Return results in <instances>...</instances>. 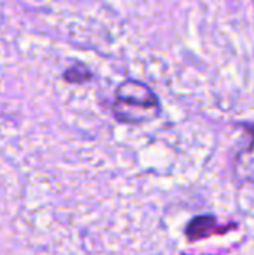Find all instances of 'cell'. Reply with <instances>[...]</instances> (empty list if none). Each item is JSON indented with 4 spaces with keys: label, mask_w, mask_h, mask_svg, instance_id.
Masks as SVG:
<instances>
[{
    "label": "cell",
    "mask_w": 254,
    "mask_h": 255,
    "mask_svg": "<svg viewBox=\"0 0 254 255\" xmlns=\"http://www.w3.org/2000/svg\"><path fill=\"white\" fill-rule=\"evenodd\" d=\"M63 78L68 84H87L92 80V71L85 64H75L64 71Z\"/></svg>",
    "instance_id": "obj_4"
},
{
    "label": "cell",
    "mask_w": 254,
    "mask_h": 255,
    "mask_svg": "<svg viewBox=\"0 0 254 255\" xmlns=\"http://www.w3.org/2000/svg\"><path fill=\"white\" fill-rule=\"evenodd\" d=\"M235 229V224H230L228 228H221L218 224L216 217L214 215H195L190 221L187 222V228H185V236H187L188 242H202V240L209 238L214 235H223V233Z\"/></svg>",
    "instance_id": "obj_3"
},
{
    "label": "cell",
    "mask_w": 254,
    "mask_h": 255,
    "mask_svg": "<svg viewBox=\"0 0 254 255\" xmlns=\"http://www.w3.org/2000/svg\"><path fill=\"white\" fill-rule=\"evenodd\" d=\"M244 127L251 134V139L234 156L232 170L239 184H254V125H244Z\"/></svg>",
    "instance_id": "obj_2"
},
{
    "label": "cell",
    "mask_w": 254,
    "mask_h": 255,
    "mask_svg": "<svg viewBox=\"0 0 254 255\" xmlns=\"http://www.w3.org/2000/svg\"><path fill=\"white\" fill-rule=\"evenodd\" d=\"M160 111H162V106H160L157 94L143 82L129 78L115 89L112 115L119 124H148L159 117Z\"/></svg>",
    "instance_id": "obj_1"
}]
</instances>
